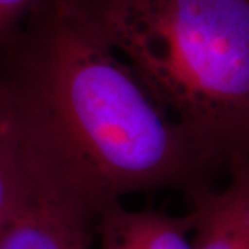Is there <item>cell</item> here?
<instances>
[{
	"label": "cell",
	"instance_id": "7",
	"mask_svg": "<svg viewBox=\"0 0 249 249\" xmlns=\"http://www.w3.org/2000/svg\"><path fill=\"white\" fill-rule=\"evenodd\" d=\"M42 3L43 0H0V39L10 35Z\"/></svg>",
	"mask_w": 249,
	"mask_h": 249
},
{
	"label": "cell",
	"instance_id": "2",
	"mask_svg": "<svg viewBox=\"0 0 249 249\" xmlns=\"http://www.w3.org/2000/svg\"><path fill=\"white\" fill-rule=\"evenodd\" d=\"M119 54L211 176L249 163V0H62Z\"/></svg>",
	"mask_w": 249,
	"mask_h": 249
},
{
	"label": "cell",
	"instance_id": "1",
	"mask_svg": "<svg viewBox=\"0 0 249 249\" xmlns=\"http://www.w3.org/2000/svg\"><path fill=\"white\" fill-rule=\"evenodd\" d=\"M3 85L29 169L97 214L134 193L208 184L184 133L129 64L62 0H45Z\"/></svg>",
	"mask_w": 249,
	"mask_h": 249
},
{
	"label": "cell",
	"instance_id": "6",
	"mask_svg": "<svg viewBox=\"0 0 249 249\" xmlns=\"http://www.w3.org/2000/svg\"><path fill=\"white\" fill-rule=\"evenodd\" d=\"M31 178L14 112L6 90L0 86V227L25 198Z\"/></svg>",
	"mask_w": 249,
	"mask_h": 249
},
{
	"label": "cell",
	"instance_id": "5",
	"mask_svg": "<svg viewBox=\"0 0 249 249\" xmlns=\"http://www.w3.org/2000/svg\"><path fill=\"white\" fill-rule=\"evenodd\" d=\"M94 226L97 249H193L190 212L175 216L157 209H127L115 202L97 214Z\"/></svg>",
	"mask_w": 249,
	"mask_h": 249
},
{
	"label": "cell",
	"instance_id": "4",
	"mask_svg": "<svg viewBox=\"0 0 249 249\" xmlns=\"http://www.w3.org/2000/svg\"><path fill=\"white\" fill-rule=\"evenodd\" d=\"M187 196L193 249H249V163L232 170L222 190L202 186Z\"/></svg>",
	"mask_w": 249,
	"mask_h": 249
},
{
	"label": "cell",
	"instance_id": "3",
	"mask_svg": "<svg viewBox=\"0 0 249 249\" xmlns=\"http://www.w3.org/2000/svg\"><path fill=\"white\" fill-rule=\"evenodd\" d=\"M31 175L27 196L0 227V249H90L94 216Z\"/></svg>",
	"mask_w": 249,
	"mask_h": 249
}]
</instances>
